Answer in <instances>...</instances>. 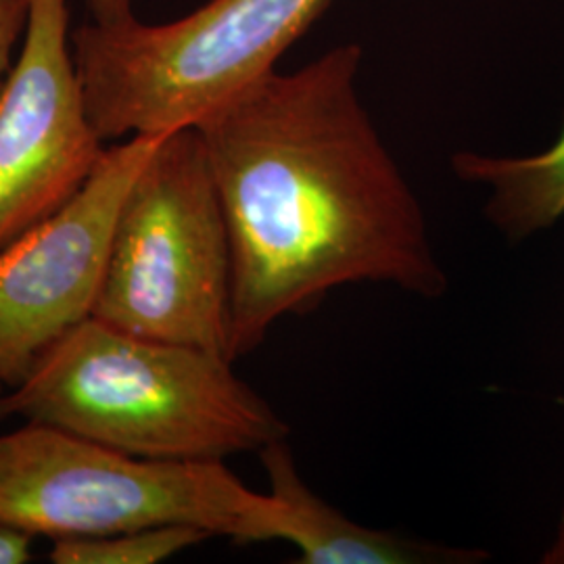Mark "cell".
<instances>
[{
    "mask_svg": "<svg viewBox=\"0 0 564 564\" xmlns=\"http://www.w3.org/2000/svg\"><path fill=\"white\" fill-rule=\"evenodd\" d=\"M2 391H4V384H2V381H0V393H2Z\"/></svg>",
    "mask_w": 564,
    "mask_h": 564,
    "instance_id": "obj_15",
    "label": "cell"
},
{
    "mask_svg": "<svg viewBox=\"0 0 564 564\" xmlns=\"http://www.w3.org/2000/svg\"><path fill=\"white\" fill-rule=\"evenodd\" d=\"M544 564H564V510L561 517V523L556 527V535L552 540V544L544 552Z\"/></svg>",
    "mask_w": 564,
    "mask_h": 564,
    "instance_id": "obj_14",
    "label": "cell"
},
{
    "mask_svg": "<svg viewBox=\"0 0 564 564\" xmlns=\"http://www.w3.org/2000/svg\"><path fill=\"white\" fill-rule=\"evenodd\" d=\"M34 535L0 523V564H25L34 558Z\"/></svg>",
    "mask_w": 564,
    "mask_h": 564,
    "instance_id": "obj_12",
    "label": "cell"
},
{
    "mask_svg": "<svg viewBox=\"0 0 564 564\" xmlns=\"http://www.w3.org/2000/svg\"><path fill=\"white\" fill-rule=\"evenodd\" d=\"M232 253L202 134H162L113 226L95 321L230 358Z\"/></svg>",
    "mask_w": 564,
    "mask_h": 564,
    "instance_id": "obj_5",
    "label": "cell"
},
{
    "mask_svg": "<svg viewBox=\"0 0 564 564\" xmlns=\"http://www.w3.org/2000/svg\"><path fill=\"white\" fill-rule=\"evenodd\" d=\"M105 149L69 44L67 0H30L0 93V251L72 202Z\"/></svg>",
    "mask_w": 564,
    "mask_h": 564,
    "instance_id": "obj_6",
    "label": "cell"
},
{
    "mask_svg": "<svg viewBox=\"0 0 564 564\" xmlns=\"http://www.w3.org/2000/svg\"><path fill=\"white\" fill-rule=\"evenodd\" d=\"M360 67L358 44L335 46L195 126L230 237L232 362L345 284L424 300L449 286L423 205L364 105Z\"/></svg>",
    "mask_w": 564,
    "mask_h": 564,
    "instance_id": "obj_1",
    "label": "cell"
},
{
    "mask_svg": "<svg viewBox=\"0 0 564 564\" xmlns=\"http://www.w3.org/2000/svg\"><path fill=\"white\" fill-rule=\"evenodd\" d=\"M30 18V0H0V93L20 53Z\"/></svg>",
    "mask_w": 564,
    "mask_h": 564,
    "instance_id": "obj_11",
    "label": "cell"
},
{
    "mask_svg": "<svg viewBox=\"0 0 564 564\" xmlns=\"http://www.w3.org/2000/svg\"><path fill=\"white\" fill-rule=\"evenodd\" d=\"M232 360L86 318L0 393V421L46 424L149 460H226L289 437Z\"/></svg>",
    "mask_w": 564,
    "mask_h": 564,
    "instance_id": "obj_2",
    "label": "cell"
},
{
    "mask_svg": "<svg viewBox=\"0 0 564 564\" xmlns=\"http://www.w3.org/2000/svg\"><path fill=\"white\" fill-rule=\"evenodd\" d=\"M137 0H88L95 21H118L132 15Z\"/></svg>",
    "mask_w": 564,
    "mask_h": 564,
    "instance_id": "obj_13",
    "label": "cell"
},
{
    "mask_svg": "<svg viewBox=\"0 0 564 564\" xmlns=\"http://www.w3.org/2000/svg\"><path fill=\"white\" fill-rule=\"evenodd\" d=\"M260 458L270 494L286 506L284 542L300 550V564H475L489 558L484 550L424 542L347 519L303 481L286 440L265 445Z\"/></svg>",
    "mask_w": 564,
    "mask_h": 564,
    "instance_id": "obj_8",
    "label": "cell"
},
{
    "mask_svg": "<svg viewBox=\"0 0 564 564\" xmlns=\"http://www.w3.org/2000/svg\"><path fill=\"white\" fill-rule=\"evenodd\" d=\"M212 535L188 524H163L90 538L53 540L55 564H158L202 544Z\"/></svg>",
    "mask_w": 564,
    "mask_h": 564,
    "instance_id": "obj_10",
    "label": "cell"
},
{
    "mask_svg": "<svg viewBox=\"0 0 564 564\" xmlns=\"http://www.w3.org/2000/svg\"><path fill=\"white\" fill-rule=\"evenodd\" d=\"M0 523L51 542L188 524L253 544L284 542L286 506L224 460H149L23 423L0 435Z\"/></svg>",
    "mask_w": 564,
    "mask_h": 564,
    "instance_id": "obj_3",
    "label": "cell"
},
{
    "mask_svg": "<svg viewBox=\"0 0 564 564\" xmlns=\"http://www.w3.org/2000/svg\"><path fill=\"white\" fill-rule=\"evenodd\" d=\"M160 137L105 149L80 193L0 251V381L20 383L42 351L93 316L113 226Z\"/></svg>",
    "mask_w": 564,
    "mask_h": 564,
    "instance_id": "obj_7",
    "label": "cell"
},
{
    "mask_svg": "<svg viewBox=\"0 0 564 564\" xmlns=\"http://www.w3.org/2000/svg\"><path fill=\"white\" fill-rule=\"evenodd\" d=\"M330 0H209L167 23L134 15L78 30L74 55L102 141L195 128L276 69Z\"/></svg>",
    "mask_w": 564,
    "mask_h": 564,
    "instance_id": "obj_4",
    "label": "cell"
},
{
    "mask_svg": "<svg viewBox=\"0 0 564 564\" xmlns=\"http://www.w3.org/2000/svg\"><path fill=\"white\" fill-rule=\"evenodd\" d=\"M452 170L460 181L489 191L485 216L510 241H523L564 216V130L538 155L460 151L452 158Z\"/></svg>",
    "mask_w": 564,
    "mask_h": 564,
    "instance_id": "obj_9",
    "label": "cell"
}]
</instances>
